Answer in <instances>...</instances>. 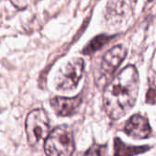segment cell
<instances>
[{"instance_id":"6da1fadb","label":"cell","mask_w":156,"mask_h":156,"mask_svg":"<svg viewBox=\"0 0 156 156\" xmlns=\"http://www.w3.org/2000/svg\"><path fill=\"white\" fill-rule=\"evenodd\" d=\"M139 74L132 65L126 66L104 90V108L109 118L119 119L134 106L139 92Z\"/></svg>"},{"instance_id":"7a4b0ae2","label":"cell","mask_w":156,"mask_h":156,"mask_svg":"<svg viewBox=\"0 0 156 156\" xmlns=\"http://www.w3.org/2000/svg\"><path fill=\"white\" fill-rule=\"evenodd\" d=\"M46 156H72L74 151V140L71 128L62 125L55 128L45 139Z\"/></svg>"},{"instance_id":"3957f363","label":"cell","mask_w":156,"mask_h":156,"mask_svg":"<svg viewBox=\"0 0 156 156\" xmlns=\"http://www.w3.org/2000/svg\"><path fill=\"white\" fill-rule=\"evenodd\" d=\"M85 62L81 58L69 61L58 73L55 78V86L58 90L71 91L74 89L82 78Z\"/></svg>"},{"instance_id":"277c9868","label":"cell","mask_w":156,"mask_h":156,"mask_svg":"<svg viewBox=\"0 0 156 156\" xmlns=\"http://www.w3.org/2000/svg\"><path fill=\"white\" fill-rule=\"evenodd\" d=\"M26 133L28 141L32 146L47 138L50 133V121L47 113L43 109H35L28 115Z\"/></svg>"},{"instance_id":"5b68a950","label":"cell","mask_w":156,"mask_h":156,"mask_svg":"<svg viewBox=\"0 0 156 156\" xmlns=\"http://www.w3.org/2000/svg\"><path fill=\"white\" fill-rule=\"evenodd\" d=\"M127 54V51L124 46L118 45L111 48L103 57L101 62V72L105 76L113 74L116 69L123 62Z\"/></svg>"},{"instance_id":"8992f818","label":"cell","mask_w":156,"mask_h":156,"mask_svg":"<svg viewBox=\"0 0 156 156\" xmlns=\"http://www.w3.org/2000/svg\"><path fill=\"white\" fill-rule=\"evenodd\" d=\"M125 132L135 139H146L150 136L151 129L148 119L139 114L133 115L125 125Z\"/></svg>"},{"instance_id":"52a82bcc","label":"cell","mask_w":156,"mask_h":156,"mask_svg":"<svg viewBox=\"0 0 156 156\" xmlns=\"http://www.w3.org/2000/svg\"><path fill=\"white\" fill-rule=\"evenodd\" d=\"M82 103L81 96L75 98L56 97L51 100V106L55 113L62 117L73 115Z\"/></svg>"},{"instance_id":"ba28073f","label":"cell","mask_w":156,"mask_h":156,"mask_svg":"<svg viewBox=\"0 0 156 156\" xmlns=\"http://www.w3.org/2000/svg\"><path fill=\"white\" fill-rule=\"evenodd\" d=\"M150 147L148 146H129L125 144L120 139L114 140V156H135L137 154L145 152Z\"/></svg>"},{"instance_id":"9c48e42d","label":"cell","mask_w":156,"mask_h":156,"mask_svg":"<svg viewBox=\"0 0 156 156\" xmlns=\"http://www.w3.org/2000/svg\"><path fill=\"white\" fill-rule=\"evenodd\" d=\"M111 38L112 37L108 36V35H99V36L96 37L84 49V53L85 54H91V53L95 52L96 51L101 49L107 42H108Z\"/></svg>"},{"instance_id":"30bf717a","label":"cell","mask_w":156,"mask_h":156,"mask_svg":"<svg viewBox=\"0 0 156 156\" xmlns=\"http://www.w3.org/2000/svg\"><path fill=\"white\" fill-rule=\"evenodd\" d=\"M106 145H94L82 156H106Z\"/></svg>"},{"instance_id":"8fae6325","label":"cell","mask_w":156,"mask_h":156,"mask_svg":"<svg viewBox=\"0 0 156 156\" xmlns=\"http://www.w3.org/2000/svg\"><path fill=\"white\" fill-rule=\"evenodd\" d=\"M146 102L148 104H156V88H150L146 95Z\"/></svg>"},{"instance_id":"7c38bea8","label":"cell","mask_w":156,"mask_h":156,"mask_svg":"<svg viewBox=\"0 0 156 156\" xmlns=\"http://www.w3.org/2000/svg\"><path fill=\"white\" fill-rule=\"evenodd\" d=\"M149 1H152V0H149Z\"/></svg>"}]
</instances>
